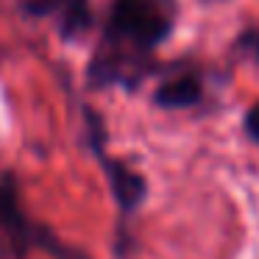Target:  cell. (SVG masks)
<instances>
[{"label":"cell","instance_id":"1","mask_svg":"<svg viewBox=\"0 0 259 259\" xmlns=\"http://www.w3.org/2000/svg\"><path fill=\"white\" fill-rule=\"evenodd\" d=\"M173 28L170 0H114L109 14V34L140 51L156 48Z\"/></svg>","mask_w":259,"mask_h":259},{"label":"cell","instance_id":"2","mask_svg":"<svg viewBox=\"0 0 259 259\" xmlns=\"http://www.w3.org/2000/svg\"><path fill=\"white\" fill-rule=\"evenodd\" d=\"M103 167L109 173V184H112V192L120 201V206L134 209L137 203H142V198H145V181L140 176L131 173L128 167H123L117 162H109V159H103Z\"/></svg>","mask_w":259,"mask_h":259},{"label":"cell","instance_id":"3","mask_svg":"<svg viewBox=\"0 0 259 259\" xmlns=\"http://www.w3.org/2000/svg\"><path fill=\"white\" fill-rule=\"evenodd\" d=\"M201 78L198 75H181L176 81H167L156 90L153 101L164 109H187V106H195L201 101Z\"/></svg>","mask_w":259,"mask_h":259},{"label":"cell","instance_id":"4","mask_svg":"<svg viewBox=\"0 0 259 259\" xmlns=\"http://www.w3.org/2000/svg\"><path fill=\"white\" fill-rule=\"evenodd\" d=\"M20 6H23L25 12L36 14V17H45V14H53V12H59V9H64V17H67L64 31L87 28V23H90L87 12L81 9V0H73V3H67V0H20Z\"/></svg>","mask_w":259,"mask_h":259},{"label":"cell","instance_id":"5","mask_svg":"<svg viewBox=\"0 0 259 259\" xmlns=\"http://www.w3.org/2000/svg\"><path fill=\"white\" fill-rule=\"evenodd\" d=\"M245 131L259 142V103H253V106L248 109V114H245Z\"/></svg>","mask_w":259,"mask_h":259}]
</instances>
